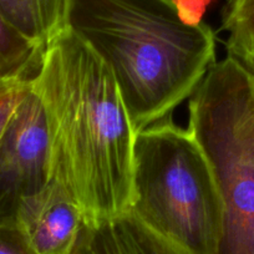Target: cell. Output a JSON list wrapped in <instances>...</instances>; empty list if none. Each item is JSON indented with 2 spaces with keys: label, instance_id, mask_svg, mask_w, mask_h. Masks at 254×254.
Instances as JSON below:
<instances>
[{
  "label": "cell",
  "instance_id": "1",
  "mask_svg": "<svg viewBox=\"0 0 254 254\" xmlns=\"http://www.w3.org/2000/svg\"><path fill=\"white\" fill-rule=\"evenodd\" d=\"M31 85L48 121L51 180L87 223L127 213L137 132L109 66L67 29L45 48Z\"/></svg>",
  "mask_w": 254,
  "mask_h": 254
},
{
  "label": "cell",
  "instance_id": "2",
  "mask_svg": "<svg viewBox=\"0 0 254 254\" xmlns=\"http://www.w3.org/2000/svg\"><path fill=\"white\" fill-rule=\"evenodd\" d=\"M69 28L111 70L136 132L172 116L216 63L211 26L176 0H72Z\"/></svg>",
  "mask_w": 254,
  "mask_h": 254
},
{
  "label": "cell",
  "instance_id": "3",
  "mask_svg": "<svg viewBox=\"0 0 254 254\" xmlns=\"http://www.w3.org/2000/svg\"><path fill=\"white\" fill-rule=\"evenodd\" d=\"M183 254H217L223 203L208 158L188 128L163 119L136 133L128 212Z\"/></svg>",
  "mask_w": 254,
  "mask_h": 254
},
{
  "label": "cell",
  "instance_id": "4",
  "mask_svg": "<svg viewBox=\"0 0 254 254\" xmlns=\"http://www.w3.org/2000/svg\"><path fill=\"white\" fill-rule=\"evenodd\" d=\"M188 130L208 158L223 203L217 254H254L253 76L227 56L190 95Z\"/></svg>",
  "mask_w": 254,
  "mask_h": 254
},
{
  "label": "cell",
  "instance_id": "5",
  "mask_svg": "<svg viewBox=\"0 0 254 254\" xmlns=\"http://www.w3.org/2000/svg\"><path fill=\"white\" fill-rule=\"evenodd\" d=\"M50 181L48 121L43 102L30 84L0 138V224H16L24 199Z\"/></svg>",
  "mask_w": 254,
  "mask_h": 254
},
{
  "label": "cell",
  "instance_id": "6",
  "mask_svg": "<svg viewBox=\"0 0 254 254\" xmlns=\"http://www.w3.org/2000/svg\"><path fill=\"white\" fill-rule=\"evenodd\" d=\"M84 223L76 201L53 180L24 199L16 214V226L36 254H72Z\"/></svg>",
  "mask_w": 254,
  "mask_h": 254
},
{
  "label": "cell",
  "instance_id": "7",
  "mask_svg": "<svg viewBox=\"0 0 254 254\" xmlns=\"http://www.w3.org/2000/svg\"><path fill=\"white\" fill-rule=\"evenodd\" d=\"M72 0H0V16L41 50L69 28Z\"/></svg>",
  "mask_w": 254,
  "mask_h": 254
},
{
  "label": "cell",
  "instance_id": "8",
  "mask_svg": "<svg viewBox=\"0 0 254 254\" xmlns=\"http://www.w3.org/2000/svg\"><path fill=\"white\" fill-rule=\"evenodd\" d=\"M228 58L254 77V0H226L222 9Z\"/></svg>",
  "mask_w": 254,
  "mask_h": 254
},
{
  "label": "cell",
  "instance_id": "9",
  "mask_svg": "<svg viewBox=\"0 0 254 254\" xmlns=\"http://www.w3.org/2000/svg\"><path fill=\"white\" fill-rule=\"evenodd\" d=\"M44 50L11 29L0 16V79H34Z\"/></svg>",
  "mask_w": 254,
  "mask_h": 254
},
{
  "label": "cell",
  "instance_id": "10",
  "mask_svg": "<svg viewBox=\"0 0 254 254\" xmlns=\"http://www.w3.org/2000/svg\"><path fill=\"white\" fill-rule=\"evenodd\" d=\"M112 223L126 254H183L151 233L130 213L112 219Z\"/></svg>",
  "mask_w": 254,
  "mask_h": 254
},
{
  "label": "cell",
  "instance_id": "11",
  "mask_svg": "<svg viewBox=\"0 0 254 254\" xmlns=\"http://www.w3.org/2000/svg\"><path fill=\"white\" fill-rule=\"evenodd\" d=\"M72 254H126L112 221L85 222Z\"/></svg>",
  "mask_w": 254,
  "mask_h": 254
},
{
  "label": "cell",
  "instance_id": "12",
  "mask_svg": "<svg viewBox=\"0 0 254 254\" xmlns=\"http://www.w3.org/2000/svg\"><path fill=\"white\" fill-rule=\"evenodd\" d=\"M30 84L31 79H0V138L3 137L9 122L13 119Z\"/></svg>",
  "mask_w": 254,
  "mask_h": 254
},
{
  "label": "cell",
  "instance_id": "13",
  "mask_svg": "<svg viewBox=\"0 0 254 254\" xmlns=\"http://www.w3.org/2000/svg\"><path fill=\"white\" fill-rule=\"evenodd\" d=\"M0 254H36L16 224H0Z\"/></svg>",
  "mask_w": 254,
  "mask_h": 254
},
{
  "label": "cell",
  "instance_id": "14",
  "mask_svg": "<svg viewBox=\"0 0 254 254\" xmlns=\"http://www.w3.org/2000/svg\"><path fill=\"white\" fill-rule=\"evenodd\" d=\"M253 85H254V77H253Z\"/></svg>",
  "mask_w": 254,
  "mask_h": 254
}]
</instances>
